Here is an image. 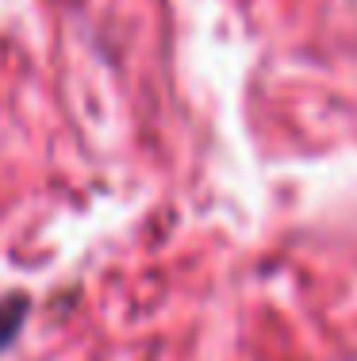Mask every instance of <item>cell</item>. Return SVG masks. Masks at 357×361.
I'll return each mask as SVG.
<instances>
[{
    "instance_id": "6da1fadb",
    "label": "cell",
    "mask_w": 357,
    "mask_h": 361,
    "mask_svg": "<svg viewBox=\"0 0 357 361\" xmlns=\"http://www.w3.org/2000/svg\"><path fill=\"white\" fill-rule=\"evenodd\" d=\"M23 315H27L23 300H0V346H8V342L15 338V331H20Z\"/></svg>"
}]
</instances>
